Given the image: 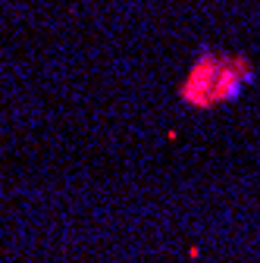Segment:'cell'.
<instances>
[]
</instances>
